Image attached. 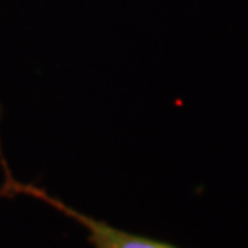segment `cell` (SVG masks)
I'll return each mask as SVG.
<instances>
[{"label": "cell", "instance_id": "1", "mask_svg": "<svg viewBox=\"0 0 248 248\" xmlns=\"http://www.w3.org/2000/svg\"><path fill=\"white\" fill-rule=\"evenodd\" d=\"M2 193L4 195H28L50 204L53 210H57L62 215L70 217L72 221H76L81 228L87 230V239L92 245V248H178L175 245H169V243H164V241H156L153 239V237H143V235L129 233V232L110 226L105 221H99V219L92 217V215L81 213L79 210H76V208L68 206L66 202L52 197L43 187L31 186V184H22L18 180H13L8 171H6V184L2 187Z\"/></svg>", "mask_w": 248, "mask_h": 248}]
</instances>
